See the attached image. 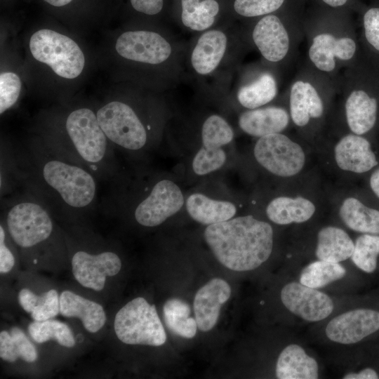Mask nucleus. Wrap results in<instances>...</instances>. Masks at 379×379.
I'll return each mask as SVG.
<instances>
[{
  "label": "nucleus",
  "instance_id": "nucleus-1",
  "mask_svg": "<svg viewBox=\"0 0 379 379\" xmlns=\"http://www.w3.org/2000/svg\"><path fill=\"white\" fill-rule=\"evenodd\" d=\"M274 237L272 226L251 215L208 225L204 231L206 242L216 259L237 272L255 270L267 261Z\"/></svg>",
  "mask_w": 379,
  "mask_h": 379
},
{
  "label": "nucleus",
  "instance_id": "nucleus-9",
  "mask_svg": "<svg viewBox=\"0 0 379 379\" xmlns=\"http://www.w3.org/2000/svg\"><path fill=\"white\" fill-rule=\"evenodd\" d=\"M304 140L284 132L270 134L258 138L253 157L267 173L291 181L302 175L310 164L308 142Z\"/></svg>",
  "mask_w": 379,
  "mask_h": 379
},
{
  "label": "nucleus",
  "instance_id": "nucleus-27",
  "mask_svg": "<svg viewBox=\"0 0 379 379\" xmlns=\"http://www.w3.org/2000/svg\"><path fill=\"white\" fill-rule=\"evenodd\" d=\"M230 295V286L220 278L210 280L198 290L194 299V311L197 326L201 331H208L215 326L221 306Z\"/></svg>",
  "mask_w": 379,
  "mask_h": 379
},
{
  "label": "nucleus",
  "instance_id": "nucleus-3",
  "mask_svg": "<svg viewBox=\"0 0 379 379\" xmlns=\"http://www.w3.org/2000/svg\"><path fill=\"white\" fill-rule=\"evenodd\" d=\"M36 149L34 165L43 185L66 208H90L97 192L95 176L85 167L49 149Z\"/></svg>",
  "mask_w": 379,
  "mask_h": 379
},
{
  "label": "nucleus",
  "instance_id": "nucleus-18",
  "mask_svg": "<svg viewBox=\"0 0 379 379\" xmlns=\"http://www.w3.org/2000/svg\"><path fill=\"white\" fill-rule=\"evenodd\" d=\"M234 138V131L221 115L207 117L201 128V147L192 161V169L198 175H204L220 168L227 156L222 147Z\"/></svg>",
  "mask_w": 379,
  "mask_h": 379
},
{
  "label": "nucleus",
  "instance_id": "nucleus-29",
  "mask_svg": "<svg viewBox=\"0 0 379 379\" xmlns=\"http://www.w3.org/2000/svg\"><path fill=\"white\" fill-rule=\"evenodd\" d=\"M60 313L65 317H77L90 333L100 331L106 322L105 312L101 305L70 291L60 295Z\"/></svg>",
  "mask_w": 379,
  "mask_h": 379
},
{
  "label": "nucleus",
  "instance_id": "nucleus-13",
  "mask_svg": "<svg viewBox=\"0 0 379 379\" xmlns=\"http://www.w3.org/2000/svg\"><path fill=\"white\" fill-rule=\"evenodd\" d=\"M279 300L290 317L307 324L321 323L342 306L340 298L307 286L293 277L282 285Z\"/></svg>",
  "mask_w": 379,
  "mask_h": 379
},
{
  "label": "nucleus",
  "instance_id": "nucleus-7",
  "mask_svg": "<svg viewBox=\"0 0 379 379\" xmlns=\"http://www.w3.org/2000/svg\"><path fill=\"white\" fill-rule=\"evenodd\" d=\"M363 76L356 61L347 67L338 88L343 131L368 135L379 123V88Z\"/></svg>",
  "mask_w": 379,
  "mask_h": 379
},
{
  "label": "nucleus",
  "instance_id": "nucleus-11",
  "mask_svg": "<svg viewBox=\"0 0 379 379\" xmlns=\"http://www.w3.org/2000/svg\"><path fill=\"white\" fill-rule=\"evenodd\" d=\"M114 328L119 340L128 345L161 346L166 340L155 305L142 297L133 299L117 312Z\"/></svg>",
  "mask_w": 379,
  "mask_h": 379
},
{
  "label": "nucleus",
  "instance_id": "nucleus-14",
  "mask_svg": "<svg viewBox=\"0 0 379 379\" xmlns=\"http://www.w3.org/2000/svg\"><path fill=\"white\" fill-rule=\"evenodd\" d=\"M321 324V335L326 342L350 347L379 332V309L358 306L340 310Z\"/></svg>",
  "mask_w": 379,
  "mask_h": 379
},
{
  "label": "nucleus",
  "instance_id": "nucleus-46",
  "mask_svg": "<svg viewBox=\"0 0 379 379\" xmlns=\"http://www.w3.org/2000/svg\"><path fill=\"white\" fill-rule=\"evenodd\" d=\"M44 1H45L46 2L48 3L49 4L52 6L60 7V6H63L65 5L68 4L72 0H44Z\"/></svg>",
  "mask_w": 379,
  "mask_h": 379
},
{
  "label": "nucleus",
  "instance_id": "nucleus-15",
  "mask_svg": "<svg viewBox=\"0 0 379 379\" xmlns=\"http://www.w3.org/2000/svg\"><path fill=\"white\" fill-rule=\"evenodd\" d=\"M298 32L274 13L259 18L246 34L265 62L276 67L290 58Z\"/></svg>",
  "mask_w": 379,
  "mask_h": 379
},
{
  "label": "nucleus",
  "instance_id": "nucleus-38",
  "mask_svg": "<svg viewBox=\"0 0 379 379\" xmlns=\"http://www.w3.org/2000/svg\"><path fill=\"white\" fill-rule=\"evenodd\" d=\"M60 312V296L57 291L51 289L39 295L38 303L30 314L34 321L51 319Z\"/></svg>",
  "mask_w": 379,
  "mask_h": 379
},
{
  "label": "nucleus",
  "instance_id": "nucleus-17",
  "mask_svg": "<svg viewBox=\"0 0 379 379\" xmlns=\"http://www.w3.org/2000/svg\"><path fill=\"white\" fill-rule=\"evenodd\" d=\"M329 164L340 175L368 174L379 164V158L368 136L342 131L328 152Z\"/></svg>",
  "mask_w": 379,
  "mask_h": 379
},
{
  "label": "nucleus",
  "instance_id": "nucleus-45",
  "mask_svg": "<svg viewBox=\"0 0 379 379\" xmlns=\"http://www.w3.org/2000/svg\"><path fill=\"white\" fill-rule=\"evenodd\" d=\"M326 6L332 8H342L349 0H321Z\"/></svg>",
  "mask_w": 379,
  "mask_h": 379
},
{
  "label": "nucleus",
  "instance_id": "nucleus-42",
  "mask_svg": "<svg viewBox=\"0 0 379 379\" xmlns=\"http://www.w3.org/2000/svg\"><path fill=\"white\" fill-rule=\"evenodd\" d=\"M39 295L35 294L29 288H25L18 293V302L22 308L27 313L31 314L36 306Z\"/></svg>",
  "mask_w": 379,
  "mask_h": 379
},
{
  "label": "nucleus",
  "instance_id": "nucleus-41",
  "mask_svg": "<svg viewBox=\"0 0 379 379\" xmlns=\"http://www.w3.org/2000/svg\"><path fill=\"white\" fill-rule=\"evenodd\" d=\"M132 7L138 12L154 15L164 7V0H130Z\"/></svg>",
  "mask_w": 379,
  "mask_h": 379
},
{
  "label": "nucleus",
  "instance_id": "nucleus-35",
  "mask_svg": "<svg viewBox=\"0 0 379 379\" xmlns=\"http://www.w3.org/2000/svg\"><path fill=\"white\" fill-rule=\"evenodd\" d=\"M28 331L31 338L38 343L53 340L66 347L70 348L75 345V339L70 328L58 320L34 321L29 324Z\"/></svg>",
  "mask_w": 379,
  "mask_h": 379
},
{
  "label": "nucleus",
  "instance_id": "nucleus-24",
  "mask_svg": "<svg viewBox=\"0 0 379 379\" xmlns=\"http://www.w3.org/2000/svg\"><path fill=\"white\" fill-rule=\"evenodd\" d=\"M279 93V83L273 67L268 65L249 69L239 81L236 90L238 103L246 109L267 105Z\"/></svg>",
  "mask_w": 379,
  "mask_h": 379
},
{
  "label": "nucleus",
  "instance_id": "nucleus-16",
  "mask_svg": "<svg viewBox=\"0 0 379 379\" xmlns=\"http://www.w3.org/2000/svg\"><path fill=\"white\" fill-rule=\"evenodd\" d=\"M100 127L108 140L123 149L136 151L147 144V129L135 109L121 101H112L96 112Z\"/></svg>",
  "mask_w": 379,
  "mask_h": 379
},
{
  "label": "nucleus",
  "instance_id": "nucleus-23",
  "mask_svg": "<svg viewBox=\"0 0 379 379\" xmlns=\"http://www.w3.org/2000/svg\"><path fill=\"white\" fill-rule=\"evenodd\" d=\"M121 268V259L112 251L91 254L85 251H78L72 258L75 279L83 286L96 291H102L107 277L116 275Z\"/></svg>",
  "mask_w": 379,
  "mask_h": 379
},
{
  "label": "nucleus",
  "instance_id": "nucleus-10",
  "mask_svg": "<svg viewBox=\"0 0 379 379\" xmlns=\"http://www.w3.org/2000/svg\"><path fill=\"white\" fill-rule=\"evenodd\" d=\"M6 215V225L13 241L25 249L47 241L53 234L54 225L46 206L34 196L13 200Z\"/></svg>",
  "mask_w": 379,
  "mask_h": 379
},
{
  "label": "nucleus",
  "instance_id": "nucleus-43",
  "mask_svg": "<svg viewBox=\"0 0 379 379\" xmlns=\"http://www.w3.org/2000/svg\"><path fill=\"white\" fill-rule=\"evenodd\" d=\"M343 379H378L379 372L375 368L366 366L357 370L345 372Z\"/></svg>",
  "mask_w": 379,
  "mask_h": 379
},
{
  "label": "nucleus",
  "instance_id": "nucleus-20",
  "mask_svg": "<svg viewBox=\"0 0 379 379\" xmlns=\"http://www.w3.org/2000/svg\"><path fill=\"white\" fill-rule=\"evenodd\" d=\"M183 204L184 197L180 188L170 180H161L137 204L134 218L142 226L156 227L178 213Z\"/></svg>",
  "mask_w": 379,
  "mask_h": 379
},
{
  "label": "nucleus",
  "instance_id": "nucleus-12",
  "mask_svg": "<svg viewBox=\"0 0 379 379\" xmlns=\"http://www.w3.org/2000/svg\"><path fill=\"white\" fill-rule=\"evenodd\" d=\"M32 56L48 65L59 77L74 79L83 71L84 55L78 44L67 36L43 29L34 32L29 40Z\"/></svg>",
  "mask_w": 379,
  "mask_h": 379
},
{
  "label": "nucleus",
  "instance_id": "nucleus-5",
  "mask_svg": "<svg viewBox=\"0 0 379 379\" xmlns=\"http://www.w3.org/2000/svg\"><path fill=\"white\" fill-rule=\"evenodd\" d=\"M65 128L68 145L56 154L85 167L95 176L108 173L110 141L100 127L97 114L88 108L74 109L67 116Z\"/></svg>",
  "mask_w": 379,
  "mask_h": 379
},
{
  "label": "nucleus",
  "instance_id": "nucleus-2",
  "mask_svg": "<svg viewBox=\"0 0 379 379\" xmlns=\"http://www.w3.org/2000/svg\"><path fill=\"white\" fill-rule=\"evenodd\" d=\"M338 84L310 66L291 84L288 109L291 125L302 139L312 142L322 135L333 111V98Z\"/></svg>",
  "mask_w": 379,
  "mask_h": 379
},
{
  "label": "nucleus",
  "instance_id": "nucleus-32",
  "mask_svg": "<svg viewBox=\"0 0 379 379\" xmlns=\"http://www.w3.org/2000/svg\"><path fill=\"white\" fill-rule=\"evenodd\" d=\"M164 318L167 327L175 335L192 338L197 333V323L190 317V307L180 298L168 299L163 307Z\"/></svg>",
  "mask_w": 379,
  "mask_h": 379
},
{
  "label": "nucleus",
  "instance_id": "nucleus-22",
  "mask_svg": "<svg viewBox=\"0 0 379 379\" xmlns=\"http://www.w3.org/2000/svg\"><path fill=\"white\" fill-rule=\"evenodd\" d=\"M334 210L341 226L357 234H379V203L360 193L347 192L335 199Z\"/></svg>",
  "mask_w": 379,
  "mask_h": 379
},
{
  "label": "nucleus",
  "instance_id": "nucleus-39",
  "mask_svg": "<svg viewBox=\"0 0 379 379\" xmlns=\"http://www.w3.org/2000/svg\"><path fill=\"white\" fill-rule=\"evenodd\" d=\"M362 26L366 44L379 53V7H371L364 13Z\"/></svg>",
  "mask_w": 379,
  "mask_h": 379
},
{
  "label": "nucleus",
  "instance_id": "nucleus-33",
  "mask_svg": "<svg viewBox=\"0 0 379 379\" xmlns=\"http://www.w3.org/2000/svg\"><path fill=\"white\" fill-rule=\"evenodd\" d=\"M0 357L8 362H14L19 358L32 363L38 357L37 351L24 332L13 327L11 332L0 333Z\"/></svg>",
  "mask_w": 379,
  "mask_h": 379
},
{
  "label": "nucleus",
  "instance_id": "nucleus-34",
  "mask_svg": "<svg viewBox=\"0 0 379 379\" xmlns=\"http://www.w3.org/2000/svg\"><path fill=\"white\" fill-rule=\"evenodd\" d=\"M350 260L359 271L373 274L379 262V234H359L354 239V247Z\"/></svg>",
  "mask_w": 379,
  "mask_h": 379
},
{
  "label": "nucleus",
  "instance_id": "nucleus-21",
  "mask_svg": "<svg viewBox=\"0 0 379 379\" xmlns=\"http://www.w3.org/2000/svg\"><path fill=\"white\" fill-rule=\"evenodd\" d=\"M308 239V244L300 251L302 257L308 260H321L345 262L350 260L354 247V239L345 228L336 224L318 227Z\"/></svg>",
  "mask_w": 379,
  "mask_h": 379
},
{
  "label": "nucleus",
  "instance_id": "nucleus-19",
  "mask_svg": "<svg viewBox=\"0 0 379 379\" xmlns=\"http://www.w3.org/2000/svg\"><path fill=\"white\" fill-rule=\"evenodd\" d=\"M321 204L307 190H291L273 197L265 207L267 219L280 226L305 225L319 214Z\"/></svg>",
  "mask_w": 379,
  "mask_h": 379
},
{
  "label": "nucleus",
  "instance_id": "nucleus-28",
  "mask_svg": "<svg viewBox=\"0 0 379 379\" xmlns=\"http://www.w3.org/2000/svg\"><path fill=\"white\" fill-rule=\"evenodd\" d=\"M344 262L310 260L298 270L296 277L301 284L329 293L347 282L350 270Z\"/></svg>",
  "mask_w": 379,
  "mask_h": 379
},
{
  "label": "nucleus",
  "instance_id": "nucleus-26",
  "mask_svg": "<svg viewBox=\"0 0 379 379\" xmlns=\"http://www.w3.org/2000/svg\"><path fill=\"white\" fill-rule=\"evenodd\" d=\"M240 129L257 138L284 132L291 121L288 107L265 105L242 112L238 119Z\"/></svg>",
  "mask_w": 379,
  "mask_h": 379
},
{
  "label": "nucleus",
  "instance_id": "nucleus-40",
  "mask_svg": "<svg viewBox=\"0 0 379 379\" xmlns=\"http://www.w3.org/2000/svg\"><path fill=\"white\" fill-rule=\"evenodd\" d=\"M15 265V257L6 244V234L2 224L0 225V272H9Z\"/></svg>",
  "mask_w": 379,
  "mask_h": 379
},
{
  "label": "nucleus",
  "instance_id": "nucleus-37",
  "mask_svg": "<svg viewBox=\"0 0 379 379\" xmlns=\"http://www.w3.org/2000/svg\"><path fill=\"white\" fill-rule=\"evenodd\" d=\"M21 91L20 77L11 72L0 75V113L2 114L17 102Z\"/></svg>",
  "mask_w": 379,
  "mask_h": 379
},
{
  "label": "nucleus",
  "instance_id": "nucleus-30",
  "mask_svg": "<svg viewBox=\"0 0 379 379\" xmlns=\"http://www.w3.org/2000/svg\"><path fill=\"white\" fill-rule=\"evenodd\" d=\"M186 209L193 220L208 225L228 220L237 212L233 203L215 200L201 193L189 196L186 201Z\"/></svg>",
  "mask_w": 379,
  "mask_h": 379
},
{
  "label": "nucleus",
  "instance_id": "nucleus-36",
  "mask_svg": "<svg viewBox=\"0 0 379 379\" xmlns=\"http://www.w3.org/2000/svg\"><path fill=\"white\" fill-rule=\"evenodd\" d=\"M286 0H234L235 13L245 18H257L279 10Z\"/></svg>",
  "mask_w": 379,
  "mask_h": 379
},
{
  "label": "nucleus",
  "instance_id": "nucleus-8",
  "mask_svg": "<svg viewBox=\"0 0 379 379\" xmlns=\"http://www.w3.org/2000/svg\"><path fill=\"white\" fill-rule=\"evenodd\" d=\"M307 38L309 65L318 72L335 82L343 66L355 62L358 43L352 30L340 23L325 24L303 30Z\"/></svg>",
  "mask_w": 379,
  "mask_h": 379
},
{
  "label": "nucleus",
  "instance_id": "nucleus-25",
  "mask_svg": "<svg viewBox=\"0 0 379 379\" xmlns=\"http://www.w3.org/2000/svg\"><path fill=\"white\" fill-rule=\"evenodd\" d=\"M274 373L278 379H317L320 377V365L302 343L291 341L279 352Z\"/></svg>",
  "mask_w": 379,
  "mask_h": 379
},
{
  "label": "nucleus",
  "instance_id": "nucleus-4",
  "mask_svg": "<svg viewBox=\"0 0 379 379\" xmlns=\"http://www.w3.org/2000/svg\"><path fill=\"white\" fill-rule=\"evenodd\" d=\"M246 38L238 30L211 28L199 33L187 46L185 65L200 81L228 78L246 48Z\"/></svg>",
  "mask_w": 379,
  "mask_h": 379
},
{
  "label": "nucleus",
  "instance_id": "nucleus-31",
  "mask_svg": "<svg viewBox=\"0 0 379 379\" xmlns=\"http://www.w3.org/2000/svg\"><path fill=\"white\" fill-rule=\"evenodd\" d=\"M180 22L187 32L201 33L213 28L220 12L217 0H181Z\"/></svg>",
  "mask_w": 379,
  "mask_h": 379
},
{
  "label": "nucleus",
  "instance_id": "nucleus-44",
  "mask_svg": "<svg viewBox=\"0 0 379 379\" xmlns=\"http://www.w3.org/2000/svg\"><path fill=\"white\" fill-rule=\"evenodd\" d=\"M368 186L370 193L379 201V164L368 173Z\"/></svg>",
  "mask_w": 379,
  "mask_h": 379
},
{
  "label": "nucleus",
  "instance_id": "nucleus-6",
  "mask_svg": "<svg viewBox=\"0 0 379 379\" xmlns=\"http://www.w3.org/2000/svg\"><path fill=\"white\" fill-rule=\"evenodd\" d=\"M187 46L177 37L154 30H130L117 38L115 50L122 58L140 65L162 67L183 79Z\"/></svg>",
  "mask_w": 379,
  "mask_h": 379
}]
</instances>
